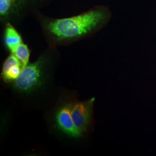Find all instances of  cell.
Returning <instances> with one entry per match:
<instances>
[{
  "label": "cell",
  "instance_id": "cell-1",
  "mask_svg": "<svg viewBox=\"0 0 156 156\" xmlns=\"http://www.w3.org/2000/svg\"><path fill=\"white\" fill-rule=\"evenodd\" d=\"M32 15L42 28L49 47L57 48L94 35L108 22L111 13L106 6L98 5L78 15L63 18L48 16L40 9H35Z\"/></svg>",
  "mask_w": 156,
  "mask_h": 156
},
{
  "label": "cell",
  "instance_id": "cell-2",
  "mask_svg": "<svg viewBox=\"0 0 156 156\" xmlns=\"http://www.w3.org/2000/svg\"><path fill=\"white\" fill-rule=\"evenodd\" d=\"M51 49V48L49 47V49L39 56L35 62L29 63L23 68L20 76L13 82V87L17 91L27 94L43 85Z\"/></svg>",
  "mask_w": 156,
  "mask_h": 156
},
{
  "label": "cell",
  "instance_id": "cell-3",
  "mask_svg": "<svg viewBox=\"0 0 156 156\" xmlns=\"http://www.w3.org/2000/svg\"><path fill=\"white\" fill-rule=\"evenodd\" d=\"M33 12L27 0H0V22L3 25L16 24Z\"/></svg>",
  "mask_w": 156,
  "mask_h": 156
},
{
  "label": "cell",
  "instance_id": "cell-4",
  "mask_svg": "<svg viewBox=\"0 0 156 156\" xmlns=\"http://www.w3.org/2000/svg\"><path fill=\"white\" fill-rule=\"evenodd\" d=\"M95 100V98H91L87 100L71 103V115L73 123L82 135L89 130L90 126Z\"/></svg>",
  "mask_w": 156,
  "mask_h": 156
},
{
  "label": "cell",
  "instance_id": "cell-5",
  "mask_svg": "<svg viewBox=\"0 0 156 156\" xmlns=\"http://www.w3.org/2000/svg\"><path fill=\"white\" fill-rule=\"evenodd\" d=\"M55 120L57 127L64 134L73 138H79L83 135L73 123L71 103H67L60 106L56 111Z\"/></svg>",
  "mask_w": 156,
  "mask_h": 156
},
{
  "label": "cell",
  "instance_id": "cell-6",
  "mask_svg": "<svg viewBox=\"0 0 156 156\" xmlns=\"http://www.w3.org/2000/svg\"><path fill=\"white\" fill-rule=\"evenodd\" d=\"M22 63L16 56L11 53L3 62L1 77L6 83L14 82L17 79L22 71Z\"/></svg>",
  "mask_w": 156,
  "mask_h": 156
},
{
  "label": "cell",
  "instance_id": "cell-7",
  "mask_svg": "<svg viewBox=\"0 0 156 156\" xmlns=\"http://www.w3.org/2000/svg\"><path fill=\"white\" fill-rule=\"evenodd\" d=\"M4 26V46L10 53H12L17 46L23 42L22 37L11 23H6Z\"/></svg>",
  "mask_w": 156,
  "mask_h": 156
},
{
  "label": "cell",
  "instance_id": "cell-8",
  "mask_svg": "<svg viewBox=\"0 0 156 156\" xmlns=\"http://www.w3.org/2000/svg\"><path fill=\"white\" fill-rule=\"evenodd\" d=\"M12 53L16 56L17 59L20 62L23 68L29 64L31 51L28 48V45L24 42L17 46Z\"/></svg>",
  "mask_w": 156,
  "mask_h": 156
},
{
  "label": "cell",
  "instance_id": "cell-9",
  "mask_svg": "<svg viewBox=\"0 0 156 156\" xmlns=\"http://www.w3.org/2000/svg\"><path fill=\"white\" fill-rule=\"evenodd\" d=\"M30 5L33 9H41L45 6L49 5L54 0H27Z\"/></svg>",
  "mask_w": 156,
  "mask_h": 156
}]
</instances>
